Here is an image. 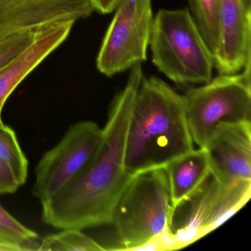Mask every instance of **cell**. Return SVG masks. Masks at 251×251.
<instances>
[{"label":"cell","mask_w":251,"mask_h":251,"mask_svg":"<svg viewBox=\"0 0 251 251\" xmlns=\"http://www.w3.org/2000/svg\"><path fill=\"white\" fill-rule=\"evenodd\" d=\"M143 77L142 64L130 69L126 86L113 101L98 153L78 176L41 202L44 223L61 230L111 225L114 206L132 177L125 168L126 139Z\"/></svg>","instance_id":"cell-1"},{"label":"cell","mask_w":251,"mask_h":251,"mask_svg":"<svg viewBox=\"0 0 251 251\" xmlns=\"http://www.w3.org/2000/svg\"><path fill=\"white\" fill-rule=\"evenodd\" d=\"M194 150L183 96L158 77H143L132 108L125 168L130 176L164 167Z\"/></svg>","instance_id":"cell-2"},{"label":"cell","mask_w":251,"mask_h":251,"mask_svg":"<svg viewBox=\"0 0 251 251\" xmlns=\"http://www.w3.org/2000/svg\"><path fill=\"white\" fill-rule=\"evenodd\" d=\"M149 46L152 64L176 84L202 85L212 79L214 56L189 8L160 10Z\"/></svg>","instance_id":"cell-3"},{"label":"cell","mask_w":251,"mask_h":251,"mask_svg":"<svg viewBox=\"0 0 251 251\" xmlns=\"http://www.w3.org/2000/svg\"><path fill=\"white\" fill-rule=\"evenodd\" d=\"M172 205L164 167L132 176L119 198L111 216L119 248L138 251L170 226Z\"/></svg>","instance_id":"cell-4"},{"label":"cell","mask_w":251,"mask_h":251,"mask_svg":"<svg viewBox=\"0 0 251 251\" xmlns=\"http://www.w3.org/2000/svg\"><path fill=\"white\" fill-rule=\"evenodd\" d=\"M182 96L192 140L204 148L219 125L251 123V64L236 74H219Z\"/></svg>","instance_id":"cell-5"},{"label":"cell","mask_w":251,"mask_h":251,"mask_svg":"<svg viewBox=\"0 0 251 251\" xmlns=\"http://www.w3.org/2000/svg\"><path fill=\"white\" fill-rule=\"evenodd\" d=\"M247 202L242 189L219 183L211 174L172 212L173 250L188 246L218 227Z\"/></svg>","instance_id":"cell-6"},{"label":"cell","mask_w":251,"mask_h":251,"mask_svg":"<svg viewBox=\"0 0 251 251\" xmlns=\"http://www.w3.org/2000/svg\"><path fill=\"white\" fill-rule=\"evenodd\" d=\"M153 20L151 0H122L97 57L100 73L111 77L146 61Z\"/></svg>","instance_id":"cell-7"},{"label":"cell","mask_w":251,"mask_h":251,"mask_svg":"<svg viewBox=\"0 0 251 251\" xmlns=\"http://www.w3.org/2000/svg\"><path fill=\"white\" fill-rule=\"evenodd\" d=\"M103 131L93 121L70 126L59 142L47 151L35 168L33 196L48 201L78 176L99 151Z\"/></svg>","instance_id":"cell-8"},{"label":"cell","mask_w":251,"mask_h":251,"mask_svg":"<svg viewBox=\"0 0 251 251\" xmlns=\"http://www.w3.org/2000/svg\"><path fill=\"white\" fill-rule=\"evenodd\" d=\"M91 0H0V39L62 22L88 18Z\"/></svg>","instance_id":"cell-9"},{"label":"cell","mask_w":251,"mask_h":251,"mask_svg":"<svg viewBox=\"0 0 251 251\" xmlns=\"http://www.w3.org/2000/svg\"><path fill=\"white\" fill-rule=\"evenodd\" d=\"M211 176L223 185L251 180V123H223L205 145Z\"/></svg>","instance_id":"cell-10"},{"label":"cell","mask_w":251,"mask_h":251,"mask_svg":"<svg viewBox=\"0 0 251 251\" xmlns=\"http://www.w3.org/2000/svg\"><path fill=\"white\" fill-rule=\"evenodd\" d=\"M75 22L55 23L38 29L33 42L15 59L0 70V127L3 126L2 112L11 94L70 36Z\"/></svg>","instance_id":"cell-11"},{"label":"cell","mask_w":251,"mask_h":251,"mask_svg":"<svg viewBox=\"0 0 251 251\" xmlns=\"http://www.w3.org/2000/svg\"><path fill=\"white\" fill-rule=\"evenodd\" d=\"M171 198L172 210L195 192L211 174L204 148L192 150L164 167Z\"/></svg>","instance_id":"cell-12"},{"label":"cell","mask_w":251,"mask_h":251,"mask_svg":"<svg viewBox=\"0 0 251 251\" xmlns=\"http://www.w3.org/2000/svg\"><path fill=\"white\" fill-rule=\"evenodd\" d=\"M187 2L189 11L214 56L220 40V0H187Z\"/></svg>","instance_id":"cell-13"},{"label":"cell","mask_w":251,"mask_h":251,"mask_svg":"<svg viewBox=\"0 0 251 251\" xmlns=\"http://www.w3.org/2000/svg\"><path fill=\"white\" fill-rule=\"evenodd\" d=\"M37 251H102L100 244L79 229H63L59 233L43 238Z\"/></svg>","instance_id":"cell-14"},{"label":"cell","mask_w":251,"mask_h":251,"mask_svg":"<svg viewBox=\"0 0 251 251\" xmlns=\"http://www.w3.org/2000/svg\"><path fill=\"white\" fill-rule=\"evenodd\" d=\"M0 158L11 167L20 186L25 184L28 161L20 147L15 131L5 125L0 127Z\"/></svg>","instance_id":"cell-15"},{"label":"cell","mask_w":251,"mask_h":251,"mask_svg":"<svg viewBox=\"0 0 251 251\" xmlns=\"http://www.w3.org/2000/svg\"><path fill=\"white\" fill-rule=\"evenodd\" d=\"M0 235L10 241L27 246H29L33 241L39 238V235L36 232L23 226L1 205Z\"/></svg>","instance_id":"cell-16"},{"label":"cell","mask_w":251,"mask_h":251,"mask_svg":"<svg viewBox=\"0 0 251 251\" xmlns=\"http://www.w3.org/2000/svg\"><path fill=\"white\" fill-rule=\"evenodd\" d=\"M35 31L21 32L0 39V70L28 48Z\"/></svg>","instance_id":"cell-17"},{"label":"cell","mask_w":251,"mask_h":251,"mask_svg":"<svg viewBox=\"0 0 251 251\" xmlns=\"http://www.w3.org/2000/svg\"><path fill=\"white\" fill-rule=\"evenodd\" d=\"M20 186L11 167L0 158V195L15 193Z\"/></svg>","instance_id":"cell-18"},{"label":"cell","mask_w":251,"mask_h":251,"mask_svg":"<svg viewBox=\"0 0 251 251\" xmlns=\"http://www.w3.org/2000/svg\"><path fill=\"white\" fill-rule=\"evenodd\" d=\"M122 0H91L94 10L101 14H109L115 11Z\"/></svg>","instance_id":"cell-19"},{"label":"cell","mask_w":251,"mask_h":251,"mask_svg":"<svg viewBox=\"0 0 251 251\" xmlns=\"http://www.w3.org/2000/svg\"><path fill=\"white\" fill-rule=\"evenodd\" d=\"M241 4L247 21L251 23V0H241Z\"/></svg>","instance_id":"cell-20"},{"label":"cell","mask_w":251,"mask_h":251,"mask_svg":"<svg viewBox=\"0 0 251 251\" xmlns=\"http://www.w3.org/2000/svg\"><path fill=\"white\" fill-rule=\"evenodd\" d=\"M14 248V245L12 242L0 235V251H11Z\"/></svg>","instance_id":"cell-21"}]
</instances>
